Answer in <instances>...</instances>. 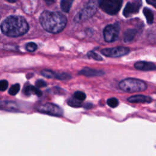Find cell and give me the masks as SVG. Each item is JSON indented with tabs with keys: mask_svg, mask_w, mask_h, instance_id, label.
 I'll return each instance as SVG.
<instances>
[{
	"mask_svg": "<svg viewBox=\"0 0 156 156\" xmlns=\"http://www.w3.org/2000/svg\"><path fill=\"white\" fill-rule=\"evenodd\" d=\"M80 74L83 75L87 77H95V76H101L105 74L104 72L101 70H96L94 69L90 68H84L79 73Z\"/></svg>",
	"mask_w": 156,
	"mask_h": 156,
	"instance_id": "4fadbf2b",
	"label": "cell"
},
{
	"mask_svg": "<svg viewBox=\"0 0 156 156\" xmlns=\"http://www.w3.org/2000/svg\"><path fill=\"white\" fill-rule=\"evenodd\" d=\"M122 4V0H100L99 5L105 13L113 15L119 12Z\"/></svg>",
	"mask_w": 156,
	"mask_h": 156,
	"instance_id": "277c9868",
	"label": "cell"
},
{
	"mask_svg": "<svg viewBox=\"0 0 156 156\" xmlns=\"http://www.w3.org/2000/svg\"><path fill=\"white\" fill-rule=\"evenodd\" d=\"M43 29L52 34L60 32L65 27L67 20L66 16L58 12L43 11L39 18Z\"/></svg>",
	"mask_w": 156,
	"mask_h": 156,
	"instance_id": "6da1fadb",
	"label": "cell"
},
{
	"mask_svg": "<svg viewBox=\"0 0 156 156\" xmlns=\"http://www.w3.org/2000/svg\"><path fill=\"white\" fill-rule=\"evenodd\" d=\"M87 55L89 58H91L95 60H97V61H101V60H102L103 58L102 57L99 55L98 54H97L96 52H94V51H89L88 53H87Z\"/></svg>",
	"mask_w": 156,
	"mask_h": 156,
	"instance_id": "603a6c76",
	"label": "cell"
},
{
	"mask_svg": "<svg viewBox=\"0 0 156 156\" xmlns=\"http://www.w3.org/2000/svg\"><path fill=\"white\" fill-rule=\"evenodd\" d=\"M44 1L46 2V4H48L49 5H51V4H53L55 1V0H44Z\"/></svg>",
	"mask_w": 156,
	"mask_h": 156,
	"instance_id": "f1b7e54d",
	"label": "cell"
},
{
	"mask_svg": "<svg viewBox=\"0 0 156 156\" xmlns=\"http://www.w3.org/2000/svg\"><path fill=\"white\" fill-rule=\"evenodd\" d=\"M141 6V0H135L133 2H127L123 10V15L125 17H129L132 14L137 13Z\"/></svg>",
	"mask_w": 156,
	"mask_h": 156,
	"instance_id": "9c48e42d",
	"label": "cell"
},
{
	"mask_svg": "<svg viewBox=\"0 0 156 156\" xmlns=\"http://www.w3.org/2000/svg\"><path fill=\"white\" fill-rule=\"evenodd\" d=\"M119 32V24L118 22L113 24L107 25L104 29V38L106 42L111 43L116 41Z\"/></svg>",
	"mask_w": 156,
	"mask_h": 156,
	"instance_id": "8992f818",
	"label": "cell"
},
{
	"mask_svg": "<svg viewBox=\"0 0 156 156\" xmlns=\"http://www.w3.org/2000/svg\"><path fill=\"white\" fill-rule=\"evenodd\" d=\"M107 104L109 107L112 108H115L118 105L119 101L116 98H111L107 99Z\"/></svg>",
	"mask_w": 156,
	"mask_h": 156,
	"instance_id": "7402d4cb",
	"label": "cell"
},
{
	"mask_svg": "<svg viewBox=\"0 0 156 156\" xmlns=\"http://www.w3.org/2000/svg\"><path fill=\"white\" fill-rule=\"evenodd\" d=\"M73 0H62L60 7L62 10L65 12H68L71 7Z\"/></svg>",
	"mask_w": 156,
	"mask_h": 156,
	"instance_id": "2e32d148",
	"label": "cell"
},
{
	"mask_svg": "<svg viewBox=\"0 0 156 156\" xmlns=\"http://www.w3.org/2000/svg\"><path fill=\"white\" fill-rule=\"evenodd\" d=\"M26 49L29 52H34L37 49V45L34 42H30L26 44Z\"/></svg>",
	"mask_w": 156,
	"mask_h": 156,
	"instance_id": "d4e9b609",
	"label": "cell"
},
{
	"mask_svg": "<svg viewBox=\"0 0 156 156\" xmlns=\"http://www.w3.org/2000/svg\"><path fill=\"white\" fill-rule=\"evenodd\" d=\"M24 94L27 96H30L32 94H34L37 95V96H41L42 92L35 87H34L32 85H27L25 87L24 89Z\"/></svg>",
	"mask_w": 156,
	"mask_h": 156,
	"instance_id": "9a60e30c",
	"label": "cell"
},
{
	"mask_svg": "<svg viewBox=\"0 0 156 156\" xmlns=\"http://www.w3.org/2000/svg\"><path fill=\"white\" fill-rule=\"evenodd\" d=\"M155 107H156V104H155Z\"/></svg>",
	"mask_w": 156,
	"mask_h": 156,
	"instance_id": "1f68e13d",
	"label": "cell"
},
{
	"mask_svg": "<svg viewBox=\"0 0 156 156\" xmlns=\"http://www.w3.org/2000/svg\"><path fill=\"white\" fill-rule=\"evenodd\" d=\"M67 104H68V105H69L72 107H76V108L80 107L82 106V101H79L74 98H69L67 101Z\"/></svg>",
	"mask_w": 156,
	"mask_h": 156,
	"instance_id": "ac0fdd59",
	"label": "cell"
},
{
	"mask_svg": "<svg viewBox=\"0 0 156 156\" xmlns=\"http://www.w3.org/2000/svg\"><path fill=\"white\" fill-rule=\"evenodd\" d=\"M127 101L131 103H149L152 101V98L146 95L136 94L129 97Z\"/></svg>",
	"mask_w": 156,
	"mask_h": 156,
	"instance_id": "7c38bea8",
	"label": "cell"
},
{
	"mask_svg": "<svg viewBox=\"0 0 156 156\" xmlns=\"http://www.w3.org/2000/svg\"><path fill=\"white\" fill-rule=\"evenodd\" d=\"M35 85L37 88H42L46 87L47 83L43 80H37L35 82Z\"/></svg>",
	"mask_w": 156,
	"mask_h": 156,
	"instance_id": "4316f807",
	"label": "cell"
},
{
	"mask_svg": "<svg viewBox=\"0 0 156 156\" xmlns=\"http://www.w3.org/2000/svg\"><path fill=\"white\" fill-rule=\"evenodd\" d=\"M120 89L128 93H135L145 91L147 84L142 80L135 78H127L122 80L119 83Z\"/></svg>",
	"mask_w": 156,
	"mask_h": 156,
	"instance_id": "3957f363",
	"label": "cell"
},
{
	"mask_svg": "<svg viewBox=\"0 0 156 156\" xmlns=\"http://www.w3.org/2000/svg\"><path fill=\"white\" fill-rule=\"evenodd\" d=\"M41 74L43 76L48 79L55 78V73L50 69H43L41 71Z\"/></svg>",
	"mask_w": 156,
	"mask_h": 156,
	"instance_id": "ffe728a7",
	"label": "cell"
},
{
	"mask_svg": "<svg viewBox=\"0 0 156 156\" xmlns=\"http://www.w3.org/2000/svg\"><path fill=\"white\" fill-rule=\"evenodd\" d=\"M8 87V82L6 80H0V91H4L6 90Z\"/></svg>",
	"mask_w": 156,
	"mask_h": 156,
	"instance_id": "484cf974",
	"label": "cell"
},
{
	"mask_svg": "<svg viewBox=\"0 0 156 156\" xmlns=\"http://www.w3.org/2000/svg\"><path fill=\"white\" fill-rule=\"evenodd\" d=\"M5 1H7L9 2H14L16 1V0H5Z\"/></svg>",
	"mask_w": 156,
	"mask_h": 156,
	"instance_id": "4dcf8cb0",
	"label": "cell"
},
{
	"mask_svg": "<svg viewBox=\"0 0 156 156\" xmlns=\"http://www.w3.org/2000/svg\"><path fill=\"white\" fill-rule=\"evenodd\" d=\"M130 52V49L128 48L123 46H118L111 48H105L101 51V52L105 56L116 58L122 57L123 55H127Z\"/></svg>",
	"mask_w": 156,
	"mask_h": 156,
	"instance_id": "ba28073f",
	"label": "cell"
},
{
	"mask_svg": "<svg viewBox=\"0 0 156 156\" xmlns=\"http://www.w3.org/2000/svg\"><path fill=\"white\" fill-rule=\"evenodd\" d=\"M37 110L40 113L54 116H60L63 113L58 105L52 103H46L38 105L37 107Z\"/></svg>",
	"mask_w": 156,
	"mask_h": 156,
	"instance_id": "52a82bcc",
	"label": "cell"
},
{
	"mask_svg": "<svg viewBox=\"0 0 156 156\" xmlns=\"http://www.w3.org/2000/svg\"><path fill=\"white\" fill-rule=\"evenodd\" d=\"M97 7L94 4L90 2L82 9L75 16L74 21L80 23L91 18L96 12Z\"/></svg>",
	"mask_w": 156,
	"mask_h": 156,
	"instance_id": "5b68a950",
	"label": "cell"
},
{
	"mask_svg": "<svg viewBox=\"0 0 156 156\" xmlns=\"http://www.w3.org/2000/svg\"><path fill=\"white\" fill-rule=\"evenodd\" d=\"M1 29L5 35L11 37H17L23 35L28 31L29 25L23 17L12 15L1 23Z\"/></svg>",
	"mask_w": 156,
	"mask_h": 156,
	"instance_id": "7a4b0ae2",
	"label": "cell"
},
{
	"mask_svg": "<svg viewBox=\"0 0 156 156\" xmlns=\"http://www.w3.org/2000/svg\"><path fill=\"white\" fill-rule=\"evenodd\" d=\"M72 78L71 76L66 73H56L55 75V79L60 80H69Z\"/></svg>",
	"mask_w": 156,
	"mask_h": 156,
	"instance_id": "d6986e66",
	"label": "cell"
},
{
	"mask_svg": "<svg viewBox=\"0 0 156 156\" xmlns=\"http://www.w3.org/2000/svg\"><path fill=\"white\" fill-rule=\"evenodd\" d=\"M0 110L10 112H18L20 111L18 104L15 101L7 100L0 101Z\"/></svg>",
	"mask_w": 156,
	"mask_h": 156,
	"instance_id": "30bf717a",
	"label": "cell"
},
{
	"mask_svg": "<svg viewBox=\"0 0 156 156\" xmlns=\"http://www.w3.org/2000/svg\"><path fill=\"white\" fill-rule=\"evenodd\" d=\"M20 85L18 83H16L13 85L9 89L8 93L12 96H15L20 91Z\"/></svg>",
	"mask_w": 156,
	"mask_h": 156,
	"instance_id": "44dd1931",
	"label": "cell"
},
{
	"mask_svg": "<svg viewBox=\"0 0 156 156\" xmlns=\"http://www.w3.org/2000/svg\"><path fill=\"white\" fill-rule=\"evenodd\" d=\"M74 98L79 101H83L86 99V94L82 91H77L74 93Z\"/></svg>",
	"mask_w": 156,
	"mask_h": 156,
	"instance_id": "cb8c5ba5",
	"label": "cell"
},
{
	"mask_svg": "<svg viewBox=\"0 0 156 156\" xmlns=\"http://www.w3.org/2000/svg\"><path fill=\"white\" fill-rule=\"evenodd\" d=\"M92 104H89V103H88V104H87L85 105V108H87V109H90V108H91V107H92Z\"/></svg>",
	"mask_w": 156,
	"mask_h": 156,
	"instance_id": "f546056e",
	"label": "cell"
},
{
	"mask_svg": "<svg viewBox=\"0 0 156 156\" xmlns=\"http://www.w3.org/2000/svg\"><path fill=\"white\" fill-rule=\"evenodd\" d=\"M138 31L136 29H129L124 32L123 38L125 42H130L133 40Z\"/></svg>",
	"mask_w": 156,
	"mask_h": 156,
	"instance_id": "5bb4252c",
	"label": "cell"
},
{
	"mask_svg": "<svg viewBox=\"0 0 156 156\" xmlns=\"http://www.w3.org/2000/svg\"><path fill=\"white\" fill-rule=\"evenodd\" d=\"M143 13L146 18L147 23L149 24H152V23L154 21V15H153L152 11L149 9L145 7L143 9Z\"/></svg>",
	"mask_w": 156,
	"mask_h": 156,
	"instance_id": "e0dca14e",
	"label": "cell"
},
{
	"mask_svg": "<svg viewBox=\"0 0 156 156\" xmlns=\"http://www.w3.org/2000/svg\"><path fill=\"white\" fill-rule=\"evenodd\" d=\"M147 4L152 5L155 8H156V0H146Z\"/></svg>",
	"mask_w": 156,
	"mask_h": 156,
	"instance_id": "83f0119b",
	"label": "cell"
},
{
	"mask_svg": "<svg viewBox=\"0 0 156 156\" xmlns=\"http://www.w3.org/2000/svg\"><path fill=\"white\" fill-rule=\"evenodd\" d=\"M134 67L138 70L144 71H155L156 69V65L154 63L145 61H139L136 62L134 64Z\"/></svg>",
	"mask_w": 156,
	"mask_h": 156,
	"instance_id": "8fae6325",
	"label": "cell"
}]
</instances>
